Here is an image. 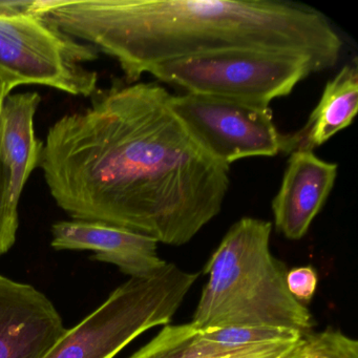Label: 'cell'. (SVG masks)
Instances as JSON below:
<instances>
[{
  "label": "cell",
  "instance_id": "cell-1",
  "mask_svg": "<svg viewBox=\"0 0 358 358\" xmlns=\"http://www.w3.org/2000/svg\"><path fill=\"white\" fill-rule=\"evenodd\" d=\"M155 83L115 79L48 131L39 167L52 198L77 221L101 222L182 246L210 223L230 186Z\"/></svg>",
  "mask_w": 358,
  "mask_h": 358
},
{
  "label": "cell",
  "instance_id": "cell-2",
  "mask_svg": "<svg viewBox=\"0 0 358 358\" xmlns=\"http://www.w3.org/2000/svg\"><path fill=\"white\" fill-rule=\"evenodd\" d=\"M33 14L114 58L127 83L163 62L238 50L306 56L324 71L343 50L322 12L282 0H37Z\"/></svg>",
  "mask_w": 358,
  "mask_h": 358
},
{
  "label": "cell",
  "instance_id": "cell-3",
  "mask_svg": "<svg viewBox=\"0 0 358 358\" xmlns=\"http://www.w3.org/2000/svg\"><path fill=\"white\" fill-rule=\"evenodd\" d=\"M271 222L243 217L226 232L204 266L208 275L190 324L199 331L271 326L305 335L315 322L289 292L288 269L270 251Z\"/></svg>",
  "mask_w": 358,
  "mask_h": 358
},
{
  "label": "cell",
  "instance_id": "cell-4",
  "mask_svg": "<svg viewBox=\"0 0 358 358\" xmlns=\"http://www.w3.org/2000/svg\"><path fill=\"white\" fill-rule=\"evenodd\" d=\"M199 276L167 263L150 275L129 278L95 311L66 329L43 358H114L146 331L171 324Z\"/></svg>",
  "mask_w": 358,
  "mask_h": 358
},
{
  "label": "cell",
  "instance_id": "cell-5",
  "mask_svg": "<svg viewBox=\"0 0 358 358\" xmlns=\"http://www.w3.org/2000/svg\"><path fill=\"white\" fill-rule=\"evenodd\" d=\"M317 72L315 62L306 56L238 50L163 62L148 74L188 94L269 106Z\"/></svg>",
  "mask_w": 358,
  "mask_h": 358
},
{
  "label": "cell",
  "instance_id": "cell-6",
  "mask_svg": "<svg viewBox=\"0 0 358 358\" xmlns=\"http://www.w3.org/2000/svg\"><path fill=\"white\" fill-rule=\"evenodd\" d=\"M98 58L94 45L33 14L0 15V85L11 94L20 85H43L91 97L98 74L85 64Z\"/></svg>",
  "mask_w": 358,
  "mask_h": 358
},
{
  "label": "cell",
  "instance_id": "cell-7",
  "mask_svg": "<svg viewBox=\"0 0 358 358\" xmlns=\"http://www.w3.org/2000/svg\"><path fill=\"white\" fill-rule=\"evenodd\" d=\"M171 106L199 143L227 166L296 150L294 136L276 129L269 106L185 93L171 96Z\"/></svg>",
  "mask_w": 358,
  "mask_h": 358
},
{
  "label": "cell",
  "instance_id": "cell-8",
  "mask_svg": "<svg viewBox=\"0 0 358 358\" xmlns=\"http://www.w3.org/2000/svg\"><path fill=\"white\" fill-rule=\"evenodd\" d=\"M66 331L45 293L0 274V358H43Z\"/></svg>",
  "mask_w": 358,
  "mask_h": 358
},
{
  "label": "cell",
  "instance_id": "cell-9",
  "mask_svg": "<svg viewBox=\"0 0 358 358\" xmlns=\"http://www.w3.org/2000/svg\"><path fill=\"white\" fill-rule=\"evenodd\" d=\"M41 96L11 94L0 114V202L7 217L20 225L18 205L31 173L41 163L43 142L35 133Z\"/></svg>",
  "mask_w": 358,
  "mask_h": 358
},
{
  "label": "cell",
  "instance_id": "cell-10",
  "mask_svg": "<svg viewBox=\"0 0 358 358\" xmlns=\"http://www.w3.org/2000/svg\"><path fill=\"white\" fill-rule=\"evenodd\" d=\"M55 250L93 251V261L117 266L129 278L150 275L167 262L155 238L101 222L60 221L51 228Z\"/></svg>",
  "mask_w": 358,
  "mask_h": 358
},
{
  "label": "cell",
  "instance_id": "cell-11",
  "mask_svg": "<svg viewBox=\"0 0 358 358\" xmlns=\"http://www.w3.org/2000/svg\"><path fill=\"white\" fill-rule=\"evenodd\" d=\"M338 166L313 150H293L272 201L274 226L289 240H301L322 210L336 181Z\"/></svg>",
  "mask_w": 358,
  "mask_h": 358
},
{
  "label": "cell",
  "instance_id": "cell-12",
  "mask_svg": "<svg viewBox=\"0 0 358 358\" xmlns=\"http://www.w3.org/2000/svg\"><path fill=\"white\" fill-rule=\"evenodd\" d=\"M297 341L234 345L208 341L190 322L166 324L129 358H301Z\"/></svg>",
  "mask_w": 358,
  "mask_h": 358
},
{
  "label": "cell",
  "instance_id": "cell-13",
  "mask_svg": "<svg viewBox=\"0 0 358 358\" xmlns=\"http://www.w3.org/2000/svg\"><path fill=\"white\" fill-rule=\"evenodd\" d=\"M358 110L356 64H345L327 83L322 97L303 131L295 136L296 150H313L352 124Z\"/></svg>",
  "mask_w": 358,
  "mask_h": 358
},
{
  "label": "cell",
  "instance_id": "cell-14",
  "mask_svg": "<svg viewBox=\"0 0 358 358\" xmlns=\"http://www.w3.org/2000/svg\"><path fill=\"white\" fill-rule=\"evenodd\" d=\"M204 338L234 345H255L271 341H297L303 336L301 332L282 327L249 326L213 329L201 331Z\"/></svg>",
  "mask_w": 358,
  "mask_h": 358
},
{
  "label": "cell",
  "instance_id": "cell-15",
  "mask_svg": "<svg viewBox=\"0 0 358 358\" xmlns=\"http://www.w3.org/2000/svg\"><path fill=\"white\" fill-rule=\"evenodd\" d=\"M301 358H358V343L334 329L311 331L303 335Z\"/></svg>",
  "mask_w": 358,
  "mask_h": 358
},
{
  "label": "cell",
  "instance_id": "cell-16",
  "mask_svg": "<svg viewBox=\"0 0 358 358\" xmlns=\"http://www.w3.org/2000/svg\"><path fill=\"white\" fill-rule=\"evenodd\" d=\"M286 285L291 295L307 306L317 290V272L310 265L292 268L287 272Z\"/></svg>",
  "mask_w": 358,
  "mask_h": 358
},
{
  "label": "cell",
  "instance_id": "cell-17",
  "mask_svg": "<svg viewBox=\"0 0 358 358\" xmlns=\"http://www.w3.org/2000/svg\"><path fill=\"white\" fill-rule=\"evenodd\" d=\"M10 95L11 93L3 85H0V114L3 110V102ZM18 226L20 225L14 224L7 217L0 202V257L5 255L15 244Z\"/></svg>",
  "mask_w": 358,
  "mask_h": 358
},
{
  "label": "cell",
  "instance_id": "cell-18",
  "mask_svg": "<svg viewBox=\"0 0 358 358\" xmlns=\"http://www.w3.org/2000/svg\"><path fill=\"white\" fill-rule=\"evenodd\" d=\"M36 0L31 1H0V15L14 16L32 14Z\"/></svg>",
  "mask_w": 358,
  "mask_h": 358
}]
</instances>
